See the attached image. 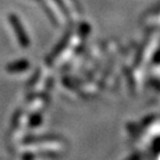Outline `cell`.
I'll return each mask as SVG.
<instances>
[{
    "mask_svg": "<svg viewBox=\"0 0 160 160\" xmlns=\"http://www.w3.org/2000/svg\"><path fill=\"white\" fill-rule=\"evenodd\" d=\"M72 1V4H74L75 8H77V11L81 12V8H80V2H78V0H71Z\"/></svg>",
    "mask_w": 160,
    "mask_h": 160,
    "instance_id": "obj_10",
    "label": "cell"
},
{
    "mask_svg": "<svg viewBox=\"0 0 160 160\" xmlns=\"http://www.w3.org/2000/svg\"><path fill=\"white\" fill-rule=\"evenodd\" d=\"M49 141H61V137L58 135H38V137H31L25 138L23 142L24 143H34V142H49Z\"/></svg>",
    "mask_w": 160,
    "mask_h": 160,
    "instance_id": "obj_3",
    "label": "cell"
},
{
    "mask_svg": "<svg viewBox=\"0 0 160 160\" xmlns=\"http://www.w3.org/2000/svg\"><path fill=\"white\" fill-rule=\"evenodd\" d=\"M23 160H33V154L31 153H25L23 155Z\"/></svg>",
    "mask_w": 160,
    "mask_h": 160,
    "instance_id": "obj_9",
    "label": "cell"
},
{
    "mask_svg": "<svg viewBox=\"0 0 160 160\" xmlns=\"http://www.w3.org/2000/svg\"><path fill=\"white\" fill-rule=\"evenodd\" d=\"M40 122H42V115L40 114H34L31 116V120H30L29 125L30 127H37L38 125H40Z\"/></svg>",
    "mask_w": 160,
    "mask_h": 160,
    "instance_id": "obj_6",
    "label": "cell"
},
{
    "mask_svg": "<svg viewBox=\"0 0 160 160\" xmlns=\"http://www.w3.org/2000/svg\"><path fill=\"white\" fill-rule=\"evenodd\" d=\"M36 1H37V2H38V4L40 5V7L43 8V11H44L46 13V14H48V17H49V19L51 20V23L53 24L55 26H57V25H58V22L56 20V18L53 17V13H52L51 10H50V8H49V7L46 6L45 1H44V0H36Z\"/></svg>",
    "mask_w": 160,
    "mask_h": 160,
    "instance_id": "obj_5",
    "label": "cell"
},
{
    "mask_svg": "<svg viewBox=\"0 0 160 160\" xmlns=\"http://www.w3.org/2000/svg\"><path fill=\"white\" fill-rule=\"evenodd\" d=\"M30 68V62L26 59H20V61H16L13 63H10L6 67V70L11 74H16V72H20V71H25L26 69Z\"/></svg>",
    "mask_w": 160,
    "mask_h": 160,
    "instance_id": "obj_4",
    "label": "cell"
},
{
    "mask_svg": "<svg viewBox=\"0 0 160 160\" xmlns=\"http://www.w3.org/2000/svg\"><path fill=\"white\" fill-rule=\"evenodd\" d=\"M39 77H40V69H38V70H36V72H34V75L32 76V78L28 82V87H33L36 83H37V81L39 80Z\"/></svg>",
    "mask_w": 160,
    "mask_h": 160,
    "instance_id": "obj_7",
    "label": "cell"
},
{
    "mask_svg": "<svg viewBox=\"0 0 160 160\" xmlns=\"http://www.w3.org/2000/svg\"><path fill=\"white\" fill-rule=\"evenodd\" d=\"M71 33H72V29H69L68 31L64 33L63 38L59 40V43L56 45V48L52 50L51 55L46 58V64H51L52 61H53V59L57 57L58 55H59V53L65 49V46L68 45L69 40H70V38H71Z\"/></svg>",
    "mask_w": 160,
    "mask_h": 160,
    "instance_id": "obj_2",
    "label": "cell"
},
{
    "mask_svg": "<svg viewBox=\"0 0 160 160\" xmlns=\"http://www.w3.org/2000/svg\"><path fill=\"white\" fill-rule=\"evenodd\" d=\"M56 4L58 5V7L61 8V11H62V13H63L65 17H68L69 16V11H68V8L65 7V5H64V2H63V0H53Z\"/></svg>",
    "mask_w": 160,
    "mask_h": 160,
    "instance_id": "obj_8",
    "label": "cell"
},
{
    "mask_svg": "<svg viewBox=\"0 0 160 160\" xmlns=\"http://www.w3.org/2000/svg\"><path fill=\"white\" fill-rule=\"evenodd\" d=\"M8 20L11 23L12 28L14 30V33H16V37H17L19 44L22 45V48H29L30 46V38L28 37V34L25 32V30L23 28V24L20 22V19L16 16V14H10L8 16Z\"/></svg>",
    "mask_w": 160,
    "mask_h": 160,
    "instance_id": "obj_1",
    "label": "cell"
}]
</instances>
